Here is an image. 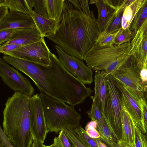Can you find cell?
<instances>
[{"label": "cell", "instance_id": "cell-33", "mask_svg": "<svg viewBox=\"0 0 147 147\" xmlns=\"http://www.w3.org/2000/svg\"><path fill=\"white\" fill-rule=\"evenodd\" d=\"M35 13L44 17L49 18L45 0H36L34 6Z\"/></svg>", "mask_w": 147, "mask_h": 147}, {"label": "cell", "instance_id": "cell-30", "mask_svg": "<svg viewBox=\"0 0 147 147\" xmlns=\"http://www.w3.org/2000/svg\"><path fill=\"white\" fill-rule=\"evenodd\" d=\"M147 35V19L139 28L131 42V47L138 44Z\"/></svg>", "mask_w": 147, "mask_h": 147}, {"label": "cell", "instance_id": "cell-48", "mask_svg": "<svg viewBox=\"0 0 147 147\" xmlns=\"http://www.w3.org/2000/svg\"><path fill=\"white\" fill-rule=\"evenodd\" d=\"M99 147H108L100 138L96 139Z\"/></svg>", "mask_w": 147, "mask_h": 147}, {"label": "cell", "instance_id": "cell-20", "mask_svg": "<svg viewBox=\"0 0 147 147\" xmlns=\"http://www.w3.org/2000/svg\"><path fill=\"white\" fill-rule=\"evenodd\" d=\"M146 1L147 0H135L125 9L121 20L122 29L125 30L130 27L136 14Z\"/></svg>", "mask_w": 147, "mask_h": 147}, {"label": "cell", "instance_id": "cell-49", "mask_svg": "<svg viewBox=\"0 0 147 147\" xmlns=\"http://www.w3.org/2000/svg\"><path fill=\"white\" fill-rule=\"evenodd\" d=\"M143 98L144 100L147 105V87L144 90Z\"/></svg>", "mask_w": 147, "mask_h": 147}, {"label": "cell", "instance_id": "cell-24", "mask_svg": "<svg viewBox=\"0 0 147 147\" xmlns=\"http://www.w3.org/2000/svg\"><path fill=\"white\" fill-rule=\"evenodd\" d=\"M120 30L113 34L103 32L100 34L94 45L99 48L109 47L113 46L114 45L115 37Z\"/></svg>", "mask_w": 147, "mask_h": 147}, {"label": "cell", "instance_id": "cell-17", "mask_svg": "<svg viewBox=\"0 0 147 147\" xmlns=\"http://www.w3.org/2000/svg\"><path fill=\"white\" fill-rule=\"evenodd\" d=\"M44 37L36 28H20L10 40L1 45L13 44L24 45L42 40Z\"/></svg>", "mask_w": 147, "mask_h": 147}, {"label": "cell", "instance_id": "cell-43", "mask_svg": "<svg viewBox=\"0 0 147 147\" xmlns=\"http://www.w3.org/2000/svg\"><path fill=\"white\" fill-rule=\"evenodd\" d=\"M44 147H64L58 137H55L53 140V143L49 146L44 144Z\"/></svg>", "mask_w": 147, "mask_h": 147}, {"label": "cell", "instance_id": "cell-9", "mask_svg": "<svg viewBox=\"0 0 147 147\" xmlns=\"http://www.w3.org/2000/svg\"><path fill=\"white\" fill-rule=\"evenodd\" d=\"M0 76L4 84L14 92H21L30 96L34 95L35 89L28 79L2 58L0 59Z\"/></svg>", "mask_w": 147, "mask_h": 147}, {"label": "cell", "instance_id": "cell-36", "mask_svg": "<svg viewBox=\"0 0 147 147\" xmlns=\"http://www.w3.org/2000/svg\"><path fill=\"white\" fill-rule=\"evenodd\" d=\"M139 70L141 84L144 90L147 87V66L146 65Z\"/></svg>", "mask_w": 147, "mask_h": 147}, {"label": "cell", "instance_id": "cell-53", "mask_svg": "<svg viewBox=\"0 0 147 147\" xmlns=\"http://www.w3.org/2000/svg\"><path fill=\"white\" fill-rule=\"evenodd\" d=\"M146 65L147 66V56L146 60Z\"/></svg>", "mask_w": 147, "mask_h": 147}, {"label": "cell", "instance_id": "cell-27", "mask_svg": "<svg viewBox=\"0 0 147 147\" xmlns=\"http://www.w3.org/2000/svg\"><path fill=\"white\" fill-rule=\"evenodd\" d=\"M80 140L87 147H99L96 139L89 136L85 129L81 126L74 129Z\"/></svg>", "mask_w": 147, "mask_h": 147}, {"label": "cell", "instance_id": "cell-31", "mask_svg": "<svg viewBox=\"0 0 147 147\" xmlns=\"http://www.w3.org/2000/svg\"><path fill=\"white\" fill-rule=\"evenodd\" d=\"M86 113L91 120L96 122L99 121L104 116L103 113L93 102L90 109Z\"/></svg>", "mask_w": 147, "mask_h": 147}, {"label": "cell", "instance_id": "cell-51", "mask_svg": "<svg viewBox=\"0 0 147 147\" xmlns=\"http://www.w3.org/2000/svg\"><path fill=\"white\" fill-rule=\"evenodd\" d=\"M117 147H126L123 146H122L120 144H119L118 143Z\"/></svg>", "mask_w": 147, "mask_h": 147}, {"label": "cell", "instance_id": "cell-18", "mask_svg": "<svg viewBox=\"0 0 147 147\" xmlns=\"http://www.w3.org/2000/svg\"><path fill=\"white\" fill-rule=\"evenodd\" d=\"M30 14L36 28L43 36L45 37L48 34L55 32L58 22L43 17L35 13L33 10H31Z\"/></svg>", "mask_w": 147, "mask_h": 147}, {"label": "cell", "instance_id": "cell-6", "mask_svg": "<svg viewBox=\"0 0 147 147\" xmlns=\"http://www.w3.org/2000/svg\"><path fill=\"white\" fill-rule=\"evenodd\" d=\"M107 92L104 115L108 125L118 142L122 138V105L118 90L107 75Z\"/></svg>", "mask_w": 147, "mask_h": 147}, {"label": "cell", "instance_id": "cell-5", "mask_svg": "<svg viewBox=\"0 0 147 147\" xmlns=\"http://www.w3.org/2000/svg\"><path fill=\"white\" fill-rule=\"evenodd\" d=\"M130 42L120 45L99 48L94 45L86 53L83 60L87 65L95 71H105L111 75L120 69L131 56Z\"/></svg>", "mask_w": 147, "mask_h": 147}, {"label": "cell", "instance_id": "cell-42", "mask_svg": "<svg viewBox=\"0 0 147 147\" xmlns=\"http://www.w3.org/2000/svg\"><path fill=\"white\" fill-rule=\"evenodd\" d=\"M8 8L5 6H0V21L5 18L8 14L9 11Z\"/></svg>", "mask_w": 147, "mask_h": 147}, {"label": "cell", "instance_id": "cell-52", "mask_svg": "<svg viewBox=\"0 0 147 147\" xmlns=\"http://www.w3.org/2000/svg\"><path fill=\"white\" fill-rule=\"evenodd\" d=\"M3 146H4L2 144V143L1 142H0V147H3Z\"/></svg>", "mask_w": 147, "mask_h": 147}, {"label": "cell", "instance_id": "cell-10", "mask_svg": "<svg viewBox=\"0 0 147 147\" xmlns=\"http://www.w3.org/2000/svg\"><path fill=\"white\" fill-rule=\"evenodd\" d=\"M107 75L129 88L140 99L143 98L144 89L133 56H131L120 69Z\"/></svg>", "mask_w": 147, "mask_h": 147}, {"label": "cell", "instance_id": "cell-14", "mask_svg": "<svg viewBox=\"0 0 147 147\" xmlns=\"http://www.w3.org/2000/svg\"><path fill=\"white\" fill-rule=\"evenodd\" d=\"M98 11L97 23L100 34L107 29L116 13V8L108 0H96L95 3Z\"/></svg>", "mask_w": 147, "mask_h": 147}, {"label": "cell", "instance_id": "cell-40", "mask_svg": "<svg viewBox=\"0 0 147 147\" xmlns=\"http://www.w3.org/2000/svg\"><path fill=\"white\" fill-rule=\"evenodd\" d=\"M64 147H71L63 130L61 131L58 137Z\"/></svg>", "mask_w": 147, "mask_h": 147}, {"label": "cell", "instance_id": "cell-45", "mask_svg": "<svg viewBox=\"0 0 147 147\" xmlns=\"http://www.w3.org/2000/svg\"><path fill=\"white\" fill-rule=\"evenodd\" d=\"M31 147H44V144L36 140H33Z\"/></svg>", "mask_w": 147, "mask_h": 147}, {"label": "cell", "instance_id": "cell-19", "mask_svg": "<svg viewBox=\"0 0 147 147\" xmlns=\"http://www.w3.org/2000/svg\"><path fill=\"white\" fill-rule=\"evenodd\" d=\"M96 123V129L102 141L108 147H117L118 141L110 129L105 116Z\"/></svg>", "mask_w": 147, "mask_h": 147}, {"label": "cell", "instance_id": "cell-3", "mask_svg": "<svg viewBox=\"0 0 147 147\" xmlns=\"http://www.w3.org/2000/svg\"><path fill=\"white\" fill-rule=\"evenodd\" d=\"M31 97L20 91L7 100L3 111V130L14 147H31Z\"/></svg>", "mask_w": 147, "mask_h": 147}, {"label": "cell", "instance_id": "cell-38", "mask_svg": "<svg viewBox=\"0 0 147 147\" xmlns=\"http://www.w3.org/2000/svg\"><path fill=\"white\" fill-rule=\"evenodd\" d=\"M1 142L5 147H14L11 143L6 134L0 126Z\"/></svg>", "mask_w": 147, "mask_h": 147}, {"label": "cell", "instance_id": "cell-16", "mask_svg": "<svg viewBox=\"0 0 147 147\" xmlns=\"http://www.w3.org/2000/svg\"><path fill=\"white\" fill-rule=\"evenodd\" d=\"M122 138L118 143L126 147H135L136 125L131 117L122 105Z\"/></svg>", "mask_w": 147, "mask_h": 147}, {"label": "cell", "instance_id": "cell-23", "mask_svg": "<svg viewBox=\"0 0 147 147\" xmlns=\"http://www.w3.org/2000/svg\"><path fill=\"white\" fill-rule=\"evenodd\" d=\"M7 6L9 11L30 14L32 10L29 7L26 0H0V6Z\"/></svg>", "mask_w": 147, "mask_h": 147}, {"label": "cell", "instance_id": "cell-26", "mask_svg": "<svg viewBox=\"0 0 147 147\" xmlns=\"http://www.w3.org/2000/svg\"><path fill=\"white\" fill-rule=\"evenodd\" d=\"M124 9L120 7L116 10L115 16L105 31L104 32L113 34L122 29L121 20Z\"/></svg>", "mask_w": 147, "mask_h": 147}, {"label": "cell", "instance_id": "cell-8", "mask_svg": "<svg viewBox=\"0 0 147 147\" xmlns=\"http://www.w3.org/2000/svg\"><path fill=\"white\" fill-rule=\"evenodd\" d=\"M51 53L44 39L38 42L23 45L6 55L48 67L52 66Z\"/></svg>", "mask_w": 147, "mask_h": 147}, {"label": "cell", "instance_id": "cell-34", "mask_svg": "<svg viewBox=\"0 0 147 147\" xmlns=\"http://www.w3.org/2000/svg\"><path fill=\"white\" fill-rule=\"evenodd\" d=\"M96 122L91 120L85 127V130L89 136L94 139L100 138V135L96 129Z\"/></svg>", "mask_w": 147, "mask_h": 147}, {"label": "cell", "instance_id": "cell-39", "mask_svg": "<svg viewBox=\"0 0 147 147\" xmlns=\"http://www.w3.org/2000/svg\"><path fill=\"white\" fill-rule=\"evenodd\" d=\"M79 1L82 11L88 15H91L93 11L90 10L88 0H79Z\"/></svg>", "mask_w": 147, "mask_h": 147}, {"label": "cell", "instance_id": "cell-50", "mask_svg": "<svg viewBox=\"0 0 147 147\" xmlns=\"http://www.w3.org/2000/svg\"><path fill=\"white\" fill-rule=\"evenodd\" d=\"M96 0H90L89 4H95L96 2Z\"/></svg>", "mask_w": 147, "mask_h": 147}, {"label": "cell", "instance_id": "cell-4", "mask_svg": "<svg viewBox=\"0 0 147 147\" xmlns=\"http://www.w3.org/2000/svg\"><path fill=\"white\" fill-rule=\"evenodd\" d=\"M45 118L50 132L75 129L80 126L81 116L74 106L40 92Z\"/></svg>", "mask_w": 147, "mask_h": 147}, {"label": "cell", "instance_id": "cell-46", "mask_svg": "<svg viewBox=\"0 0 147 147\" xmlns=\"http://www.w3.org/2000/svg\"><path fill=\"white\" fill-rule=\"evenodd\" d=\"M141 137L144 147H147V134L142 133Z\"/></svg>", "mask_w": 147, "mask_h": 147}, {"label": "cell", "instance_id": "cell-22", "mask_svg": "<svg viewBox=\"0 0 147 147\" xmlns=\"http://www.w3.org/2000/svg\"><path fill=\"white\" fill-rule=\"evenodd\" d=\"M65 0H45L49 18L59 22L62 14Z\"/></svg>", "mask_w": 147, "mask_h": 147}, {"label": "cell", "instance_id": "cell-12", "mask_svg": "<svg viewBox=\"0 0 147 147\" xmlns=\"http://www.w3.org/2000/svg\"><path fill=\"white\" fill-rule=\"evenodd\" d=\"M30 127L33 140L43 144L49 131L45 122L40 94L31 97Z\"/></svg>", "mask_w": 147, "mask_h": 147}, {"label": "cell", "instance_id": "cell-29", "mask_svg": "<svg viewBox=\"0 0 147 147\" xmlns=\"http://www.w3.org/2000/svg\"><path fill=\"white\" fill-rule=\"evenodd\" d=\"M71 147H87L78 138L74 129L64 130Z\"/></svg>", "mask_w": 147, "mask_h": 147}, {"label": "cell", "instance_id": "cell-28", "mask_svg": "<svg viewBox=\"0 0 147 147\" xmlns=\"http://www.w3.org/2000/svg\"><path fill=\"white\" fill-rule=\"evenodd\" d=\"M136 34L129 29V28L125 30L122 28L115 37L114 45H120L130 42L134 37Z\"/></svg>", "mask_w": 147, "mask_h": 147}, {"label": "cell", "instance_id": "cell-47", "mask_svg": "<svg viewBox=\"0 0 147 147\" xmlns=\"http://www.w3.org/2000/svg\"><path fill=\"white\" fill-rule=\"evenodd\" d=\"M27 3L29 7L32 10L36 0H26Z\"/></svg>", "mask_w": 147, "mask_h": 147}, {"label": "cell", "instance_id": "cell-1", "mask_svg": "<svg viewBox=\"0 0 147 147\" xmlns=\"http://www.w3.org/2000/svg\"><path fill=\"white\" fill-rule=\"evenodd\" d=\"M52 66L45 67L4 55L3 59L30 78L40 92L74 106L88 97L90 88L65 68L57 57L51 53Z\"/></svg>", "mask_w": 147, "mask_h": 147}, {"label": "cell", "instance_id": "cell-21", "mask_svg": "<svg viewBox=\"0 0 147 147\" xmlns=\"http://www.w3.org/2000/svg\"><path fill=\"white\" fill-rule=\"evenodd\" d=\"M129 54L134 57L136 66L138 69L146 65L147 56V35L136 46L131 48Z\"/></svg>", "mask_w": 147, "mask_h": 147}, {"label": "cell", "instance_id": "cell-15", "mask_svg": "<svg viewBox=\"0 0 147 147\" xmlns=\"http://www.w3.org/2000/svg\"><path fill=\"white\" fill-rule=\"evenodd\" d=\"M107 75L105 71H95L94 80V96L91 97L92 102L104 114L107 92Z\"/></svg>", "mask_w": 147, "mask_h": 147}, {"label": "cell", "instance_id": "cell-41", "mask_svg": "<svg viewBox=\"0 0 147 147\" xmlns=\"http://www.w3.org/2000/svg\"><path fill=\"white\" fill-rule=\"evenodd\" d=\"M142 104L144 124L145 130L147 132V105L143 98L142 100Z\"/></svg>", "mask_w": 147, "mask_h": 147}, {"label": "cell", "instance_id": "cell-44", "mask_svg": "<svg viewBox=\"0 0 147 147\" xmlns=\"http://www.w3.org/2000/svg\"><path fill=\"white\" fill-rule=\"evenodd\" d=\"M135 0H124L120 6L121 8L125 9L132 4Z\"/></svg>", "mask_w": 147, "mask_h": 147}, {"label": "cell", "instance_id": "cell-32", "mask_svg": "<svg viewBox=\"0 0 147 147\" xmlns=\"http://www.w3.org/2000/svg\"><path fill=\"white\" fill-rule=\"evenodd\" d=\"M20 29H6L0 30V45L10 40Z\"/></svg>", "mask_w": 147, "mask_h": 147}, {"label": "cell", "instance_id": "cell-2", "mask_svg": "<svg viewBox=\"0 0 147 147\" xmlns=\"http://www.w3.org/2000/svg\"><path fill=\"white\" fill-rule=\"evenodd\" d=\"M99 34L93 12L88 15L66 0L55 31L45 37L68 54L83 60Z\"/></svg>", "mask_w": 147, "mask_h": 147}, {"label": "cell", "instance_id": "cell-25", "mask_svg": "<svg viewBox=\"0 0 147 147\" xmlns=\"http://www.w3.org/2000/svg\"><path fill=\"white\" fill-rule=\"evenodd\" d=\"M147 19V0L136 14L130 25L129 29L135 34Z\"/></svg>", "mask_w": 147, "mask_h": 147}, {"label": "cell", "instance_id": "cell-13", "mask_svg": "<svg viewBox=\"0 0 147 147\" xmlns=\"http://www.w3.org/2000/svg\"><path fill=\"white\" fill-rule=\"evenodd\" d=\"M23 28H36L30 14L9 11L7 16L0 21V30Z\"/></svg>", "mask_w": 147, "mask_h": 147}, {"label": "cell", "instance_id": "cell-35", "mask_svg": "<svg viewBox=\"0 0 147 147\" xmlns=\"http://www.w3.org/2000/svg\"><path fill=\"white\" fill-rule=\"evenodd\" d=\"M23 45L16 44H8L0 45V52L4 55L16 50Z\"/></svg>", "mask_w": 147, "mask_h": 147}, {"label": "cell", "instance_id": "cell-7", "mask_svg": "<svg viewBox=\"0 0 147 147\" xmlns=\"http://www.w3.org/2000/svg\"><path fill=\"white\" fill-rule=\"evenodd\" d=\"M108 76L112 80L118 90L122 105L129 114L136 127L142 134H146L147 132L144 124L142 104L143 98L140 99L129 88Z\"/></svg>", "mask_w": 147, "mask_h": 147}, {"label": "cell", "instance_id": "cell-37", "mask_svg": "<svg viewBox=\"0 0 147 147\" xmlns=\"http://www.w3.org/2000/svg\"><path fill=\"white\" fill-rule=\"evenodd\" d=\"M142 133L141 131L136 126L135 134V147H144L142 139Z\"/></svg>", "mask_w": 147, "mask_h": 147}, {"label": "cell", "instance_id": "cell-11", "mask_svg": "<svg viewBox=\"0 0 147 147\" xmlns=\"http://www.w3.org/2000/svg\"><path fill=\"white\" fill-rule=\"evenodd\" d=\"M58 59L67 70L84 84H91L93 81L92 69L86 65L83 60L70 55L55 45Z\"/></svg>", "mask_w": 147, "mask_h": 147}]
</instances>
